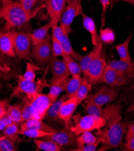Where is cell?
Instances as JSON below:
<instances>
[{
    "mask_svg": "<svg viewBox=\"0 0 134 151\" xmlns=\"http://www.w3.org/2000/svg\"><path fill=\"white\" fill-rule=\"evenodd\" d=\"M103 117L106 120V124L103 129H98V137L107 149L116 147L122 143L128 125L123 121L120 105H110L103 109Z\"/></svg>",
    "mask_w": 134,
    "mask_h": 151,
    "instance_id": "1",
    "label": "cell"
},
{
    "mask_svg": "<svg viewBox=\"0 0 134 151\" xmlns=\"http://www.w3.org/2000/svg\"><path fill=\"white\" fill-rule=\"evenodd\" d=\"M35 14L36 11L33 13L26 12L18 1L1 0L0 19H4L6 24L0 32H7L15 27L21 28Z\"/></svg>",
    "mask_w": 134,
    "mask_h": 151,
    "instance_id": "2",
    "label": "cell"
},
{
    "mask_svg": "<svg viewBox=\"0 0 134 151\" xmlns=\"http://www.w3.org/2000/svg\"><path fill=\"white\" fill-rule=\"evenodd\" d=\"M96 48V54L89 67L87 77V78L91 84H96L99 83L102 75L108 65L103 52L102 43L100 37Z\"/></svg>",
    "mask_w": 134,
    "mask_h": 151,
    "instance_id": "3",
    "label": "cell"
},
{
    "mask_svg": "<svg viewBox=\"0 0 134 151\" xmlns=\"http://www.w3.org/2000/svg\"><path fill=\"white\" fill-rule=\"evenodd\" d=\"M106 124V120L104 117L88 114L80 117L75 125L70 128L77 136H79L85 131L100 129L105 127Z\"/></svg>",
    "mask_w": 134,
    "mask_h": 151,
    "instance_id": "4",
    "label": "cell"
},
{
    "mask_svg": "<svg viewBox=\"0 0 134 151\" xmlns=\"http://www.w3.org/2000/svg\"><path fill=\"white\" fill-rule=\"evenodd\" d=\"M83 0H67L65 8L61 18V25L68 35L71 31V25L76 17L83 12L82 2Z\"/></svg>",
    "mask_w": 134,
    "mask_h": 151,
    "instance_id": "5",
    "label": "cell"
},
{
    "mask_svg": "<svg viewBox=\"0 0 134 151\" xmlns=\"http://www.w3.org/2000/svg\"><path fill=\"white\" fill-rule=\"evenodd\" d=\"M13 36L14 49L19 59H27L30 54L32 43L31 33L25 32H17L12 29Z\"/></svg>",
    "mask_w": 134,
    "mask_h": 151,
    "instance_id": "6",
    "label": "cell"
},
{
    "mask_svg": "<svg viewBox=\"0 0 134 151\" xmlns=\"http://www.w3.org/2000/svg\"><path fill=\"white\" fill-rule=\"evenodd\" d=\"M51 53V39L47 36L41 42L33 45L31 57L38 66L43 67L49 62Z\"/></svg>",
    "mask_w": 134,
    "mask_h": 151,
    "instance_id": "7",
    "label": "cell"
},
{
    "mask_svg": "<svg viewBox=\"0 0 134 151\" xmlns=\"http://www.w3.org/2000/svg\"><path fill=\"white\" fill-rule=\"evenodd\" d=\"M18 86L13 88L10 95V98L21 95L22 93L25 94L26 96L32 100L37 94H38L43 86H41V83L37 84L35 81H30L23 78L22 75H17Z\"/></svg>",
    "mask_w": 134,
    "mask_h": 151,
    "instance_id": "8",
    "label": "cell"
},
{
    "mask_svg": "<svg viewBox=\"0 0 134 151\" xmlns=\"http://www.w3.org/2000/svg\"><path fill=\"white\" fill-rule=\"evenodd\" d=\"M49 68L52 74L51 85H58L67 82L68 78L71 75L65 63L57 57H51L49 61Z\"/></svg>",
    "mask_w": 134,
    "mask_h": 151,
    "instance_id": "9",
    "label": "cell"
},
{
    "mask_svg": "<svg viewBox=\"0 0 134 151\" xmlns=\"http://www.w3.org/2000/svg\"><path fill=\"white\" fill-rule=\"evenodd\" d=\"M47 95L39 93L31 100L30 109L32 118L42 120L46 117V113L51 105Z\"/></svg>",
    "mask_w": 134,
    "mask_h": 151,
    "instance_id": "10",
    "label": "cell"
},
{
    "mask_svg": "<svg viewBox=\"0 0 134 151\" xmlns=\"http://www.w3.org/2000/svg\"><path fill=\"white\" fill-rule=\"evenodd\" d=\"M99 83H105L108 86L114 87L129 84L130 83V78L123 73L107 65Z\"/></svg>",
    "mask_w": 134,
    "mask_h": 151,
    "instance_id": "11",
    "label": "cell"
},
{
    "mask_svg": "<svg viewBox=\"0 0 134 151\" xmlns=\"http://www.w3.org/2000/svg\"><path fill=\"white\" fill-rule=\"evenodd\" d=\"M78 136L70 127H65L60 131H56L50 135L42 137L43 140H51L61 146L76 145V139Z\"/></svg>",
    "mask_w": 134,
    "mask_h": 151,
    "instance_id": "12",
    "label": "cell"
},
{
    "mask_svg": "<svg viewBox=\"0 0 134 151\" xmlns=\"http://www.w3.org/2000/svg\"><path fill=\"white\" fill-rule=\"evenodd\" d=\"M118 95V90L109 86L103 85L94 95H90L93 102L100 107L115 100Z\"/></svg>",
    "mask_w": 134,
    "mask_h": 151,
    "instance_id": "13",
    "label": "cell"
},
{
    "mask_svg": "<svg viewBox=\"0 0 134 151\" xmlns=\"http://www.w3.org/2000/svg\"><path fill=\"white\" fill-rule=\"evenodd\" d=\"M52 34L56 39L61 43L64 52L71 56L75 60H78V53H76L73 50L70 42L68 35L66 33L63 27L60 25H55L52 28Z\"/></svg>",
    "mask_w": 134,
    "mask_h": 151,
    "instance_id": "14",
    "label": "cell"
},
{
    "mask_svg": "<svg viewBox=\"0 0 134 151\" xmlns=\"http://www.w3.org/2000/svg\"><path fill=\"white\" fill-rule=\"evenodd\" d=\"M45 2L50 21L54 25H57L58 22L61 21L67 0H45Z\"/></svg>",
    "mask_w": 134,
    "mask_h": 151,
    "instance_id": "15",
    "label": "cell"
},
{
    "mask_svg": "<svg viewBox=\"0 0 134 151\" xmlns=\"http://www.w3.org/2000/svg\"><path fill=\"white\" fill-rule=\"evenodd\" d=\"M78 105L76 97L68 98L61 105L58 113V117L64 122L66 127H70L69 124L71 116Z\"/></svg>",
    "mask_w": 134,
    "mask_h": 151,
    "instance_id": "16",
    "label": "cell"
},
{
    "mask_svg": "<svg viewBox=\"0 0 134 151\" xmlns=\"http://www.w3.org/2000/svg\"><path fill=\"white\" fill-rule=\"evenodd\" d=\"M0 52L9 57H16L12 30L7 32H0Z\"/></svg>",
    "mask_w": 134,
    "mask_h": 151,
    "instance_id": "17",
    "label": "cell"
},
{
    "mask_svg": "<svg viewBox=\"0 0 134 151\" xmlns=\"http://www.w3.org/2000/svg\"><path fill=\"white\" fill-rule=\"evenodd\" d=\"M36 129L50 133H54L56 131V130L51 127L43 123L42 120L35 119L34 118L29 119L22 122L20 129Z\"/></svg>",
    "mask_w": 134,
    "mask_h": 151,
    "instance_id": "18",
    "label": "cell"
},
{
    "mask_svg": "<svg viewBox=\"0 0 134 151\" xmlns=\"http://www.w3.org/2000/svg\"><path fill=\"white\" fill-rule=\"evenodd\" d=\"M111 68L123 73L129 78H134V65L121 60H113L108 65Z\"/></svg>",
    "mask_w": 134,
    "mask_h": 151,
    "instance_id": "19",
    "label": "cell"
},
{
    "mask_svg": "<svg viewBox=\"0 0 134 151\" xmlns=\"http://www.w3.org/2000/svg\"><path fill=\"white\" fill-rule=\"evenodd\" d=\"M81 15L82 17L83 27L85 29L90 33L92 43L94 46H96L99 42V36L97 35V27L96 26L94 21L92 18L87 16L83 12L82 13Z\"/></svg>",
    "mask_w": 134,
    "mask_h": 151,
    "instance_id": "20",
    "label": "cell"
},
{
    "mask_svg": "<svg viewBox=\"0 0 134 151\" xmlns=\"http://www.w3.org/2000/svg\"><path fill=\"white\" fill-rule=\"evenodd\" d=\"M68 98L67 94L63 95L58 100H56L54 102L51 104L46 115V117L49 122H53L58 120L59 119L58 117L59 109H60L62 103Z\"/></svg>",
    "mask_w": 134,
    "mask_h": 151,
    "instance_id": "21",
    "label": "cell"
},
{
    "mask_svg": "<svg viewBox=\"0 0 134 151\" xmlns=\"http://www.w3.org/2000/svg\"><path fill=\"white\" fill-rule=\"evenodd\" d=\"M82 81L80 75H73L72 78L67 81L65 87V91L68 98L75 97L78 90Z\"/></svg>",
    "mask_w": 134,
    "mask_h": 151,
    "instance_id": "22",
    "label": "cell"
},
{
    "mask_svg": "<svg viewBox=\"0 0 134 151\" xmlns=\"http://www.w3.org/2000/svg\"><path fill=\"white\" fill-rule=\"evenodd\" d=\"M132 33L130 32L129 36L123 43H120L115 47V49L117 51V53L119 57H120V60L126 62L130 64H133V63L132 62V58L130 56L129 52V45L132 37Z\"/></svg>",
    "mask_w": 134,
    "mask_h": 151,
    "instance_id": "23",
    "label": "cell"
},
{
    "mask_svg": "<svg viewBox=\"0 0 134 151\" xmlns=\"http://www.w3.org/2000/svg\"><path fill=\"white\" fill-rule=\"evenodd\" d=\"M54 26H55L54 24L51 21H50L48 24L34 30L33 32L31 33L33 45L38 44L46 38L47 36L49 30Z\"/></svg>",
    "mask_w": 134,
    "mask_h": 151,
    "instance_id": "24",
    "label": "cell"
},
{
    "mask_svg": "<svg viewBox=\"0 0 134 151\" xmlns=\"http://www.w3.org/2000/svg\"><path fill=\"white\" fill-rule=\"evenodd\" d=\"M96 48V46H94L92 51L88 54L85 56H81L80 54H78V60L79 61V64L85 78H87L88 77V69L95 56Z\"/></svg>",
    "mask_w": 134,
    "mask_h": 151,
    "instance_id": "25",
    "label": "cell"
},
{
    "mask_svg": "<svg viewBox=\"0 0 134 151\" xmlns=\"http://www.w3.org/2000/svg\"><path fill=\"white\" fill-rule=\"evenodd\" d=\"M22 109V104H15L13 105L7 104L6 110L7 114L12 120L13 122L20 124L21 120V113Z\"/></svg>",
    "mask_w": 134,
    "mask_h": 151,
    "instance_id": "26",
    "label": "cell"
},
{
    "mask_svg": "<svg viewBox=\"0 0 134 151\" xmlns=\"http://www.w3.org/2000/svg\"><path fill=\"white\" fill-rule=\"evenodd\" d=\"M91 84L87 78L82 79V81L78 90L76 98L78 105H79L83 100L86 99L88 96V93L91 90Z\"/></svg>",
    "mask_w": 134,
    "mask_h": 151,
    "instance_id": "27",
    "label": "cell"
},
{
    "mask_svg": "<svg viewBox=\"0 0 134 151\" xmlns=\"http://www.w3.org/2000/svg\"><path fill=\"white\" fill-rule=\"evenodd\" d=\"M18 124H19L12 122V124L9 125L3 130V135L10 137L16 143L21 142L22 140L19 135L20 128H19Z\"/></svg>",
    "mask_w": 134,
    "mask_h": 151,
    "instance_id": "28",
    "label": "cell"
},
{
    "mask_svg": "<svg viewBox=\"0 0 134 151\" xmlns=\"http://www.w3.org/2000/svg\"><path fill=\"white\" fill-rule=\"evenodd\" d=\"M99 139V138L98 137H96L90 131H85L76 139L77 148L81 147L88 144L95 143Z\"/></svg>",
    "mask_w": 134,
    "mask_h": 151,
    "instance_id": "29",
    "label": "cell"
},
{
    "mask_svg": "<svg viewBox=\"0 0 134 151\" xmlns=\"http://www.w3.org/2000/svg\"><path fill=\"white\" fill-rule=\"evenodd\" d=\"M34 143L36 147L44 151H61L62 148V146L58 145L56 143L51 140L43 141L39 139H35Z\"/></svg>",
    "mask_w": 134,
    "mask_h": 151,
    "instance_id": "30",
    "label": "cell"
},
{
    "mask_svg": "<svg viewBox=\"0 0 134 151\" xmlns=\"http://www.w3.org/2000/svg\"><path fill=\"white\" fill-rule=\"evenodd\" d=\"M62 57L63 61L67 66L71 75L81 74L82 70L79 64L71 56L64 53Z\"/></svg>",
    "mask_w": 134,
    "mask_h": 151,
    "instance_id": "31",
    "label": "cell"
},
{
    "mask_svg": "<svg viewBox=\"0 0 134 151\" xmlns=\"http://www.w3.org/2000/svg\"><path fill=\"white\" fill-rule=\"evenodd\" d=\"M85 109L89 115L99 117L103 116V109L93 102L90 95L88 96L86 98Z\"/></svg>",
    "mask_w": 134,
    "mask_h": 151,
    "instance_id": "32",
    "label": "cell"
},
{
    "mask_svg": "<svg viewBox=\"0 0 134 151\" xmlns=\"http://www.w3.org/2000/svg\"><path fill=\"white\" fill-rule=\"evenodd\" d=\"M52 133L47 132L42 130L36 129H20V134L24 135V136L28 137L29 138L33 139H39L43 137L47 136V135H51Z\"/></svg>",
    "mask_w": 134,
    "mask_h": 151,
    "instance_id": "33",
    "label": "cell"
},
{
    "mask_svg": "<svg viewBox=\"0 0 134 151\" xmlns=\"http://www.w3.org/2000/svg\"><path fill=\"white\" fill-rule=\"evenodd\" d=\"M16 143L10 137L1 135L0 136V151H15Z\"/></svg>",
    "mask_w": 134,
    "mask_h": 151,
    "instance_id": "34",
    "label": "cell"
},
{
    "mask_svg": "<svg viewBox=\"0 0 134 151\" xmlns=\"http://www.w3.org/2000/svg\"><path fill=\"white\" fill-rule=\"evenodd\" d=\"M65 84L66 83L58 85H51L50 86L47 96L51 103L54 102L57 99L59 96L65 90Z\"/></svg>",
    "mask_w": 134,
    "mask_h": 151,
    "instance_id": "35",
    "label": "cell"
},
{
    "mask_svg": "<svg viewBox=\"0 0 134 151\" xmlns=\"http://www.w3.org/2000/svg\"><path fill=\"white\" fill-rule=\"evenodd\" d=\"M31 100L27 96H24L22 98V109L21 113V122H23L25 120L32 118V114L30 109Z\"/></svg>",
    "mask_w": 134,
    "mask_h": 151,
    "instance_id": "36",
    "label": "cell"
},
{
    "mask_svg": "<svg viewBox=\"0 0 134 151\" xmlns=\"http://www.w3.org/2000/svg\"><path fill=\"white\" fill-rule=\"evenodd\" d=\"M99 37L101 41L107 44L112 43L115 39V33L114 31L109 28L101 29Z\"/></svg>",
    "mask_w": 134,
    "mask_h": 151,
    "instance_id": "37",
    "label": "cell"
},
{
    "mask_svg": "<svg viewBox=\"0 0 134 151\" xmlns=\"http://www.w3.org/2000/svg\"><path fill=\"white\" fill-rule=\"evenodd\" d=\"M39 69L38 66L30 62H27L26 70L22 77L24 79L34 81L36 78V70Z\"/></svg>",
    "mask_w": 134,
    "mask_h": 151,
    "instance_id": "38",
    "label": "cell"
},
{
    "mask_svg": "<svg viewBox=\"0 0 134 151\" xmlns=\"http://www.w3.org/2000/svg\"><path fill=\"white\" fill-rule=\"evenodd\" d=\"M51 49L52 53L51 57H57L59 56H62L64 54L62 47L59 42L54 36H51Z\"/></svg>",
    "mask_w": 134,
    "mask_h": 151,
    "instance_id": "39",
    "label": "cell"
},
{
    "mask_svg": "<svg viewBox=\"0 0 134 151\" xmlns=\"http://www.w3.org/2000/svg\"><path fill=\"white\" fill-rule=\"evenodd\" d=\"M5 54L0 52V75L7 73L10 71L9 61Z\"/></svg>",
    "mask_w": 134,
    "mask_h": 151,
    "instance_id": "40",
    "label": "cell"
},
{
    "mask_svg": "<svg viewBox=\"0 0 134 151\" xmlns=\"http://www.w3.org/2000/svg\"><path fill=\"white\" fill-rule=\"evenodd\" d=\"M22 7L28 13H33V7L37 4L39 0H18Z\"/></svg>",
    "mask_w": 134,
    "mask_h": 151,
    "instance_id": "41",
    "label": "cell"
},
{
    "mask_svg": "<svg viewBox=\"0 0 134 151\" xmlns=\"http://www.w3.org/2000/svg\"><path fill=\"white\" fill-rule=\"evenodd\" d=\"M100 142H101V140L99 139L95 143L85 145L79 148L73 149H71V150H72V151H95L96 150L97 147L98 146V145H99V143Z\"/></svg>",
    "mask_w": 134,
    "mask_h": 151,
    "instance_id": "42",
    "label": "cell"
},
{
    "mask_svg": "<svg viewBox=\"0 0 134 151\" xmlns=\"http://www.w3.org/2000/svg\"><path fill=\"white\" fill-rule=\"evenodd\" d=\"M125 147L127 150L134 151V134H126Z\"/></svg>",
    "mask_w": 134,
    "mask_h": 151,
    "instance_id": "43",
    "label": "cell"
},
{
    "mask_svg": "<svg viewBox=\"0 0 134 151\" xmlns=\"http://www.w3.org/2000/svg\"><path fill=\"white\" fill-rule=\"evenodd\" d=\"M111 0H100L101 9H102V12H101V29H103V27L104 25V18L106 14V13L107 12L108 8L109 6Z\"/></svg>",
    "mask_w": 134,
    "mask_h": 151,
    "instance_id": "44",
    "label": "cell"
},
{
    "mask_svg": "<svg viewBox=\"0 0 134 151\" xmlns=\"http://www.w3.org/2000/svg\"><path fill=\"white\" fill-rule=\"evenodd\" d=\"M12 120H11L7 113L0 118V131H3L9 125L12 124Z\"/></svg>",
    "mask_w": 134,
    "mask_h": 151,
    "instance_id": "45",
    "label": "cell"
},
{
    "mask_svg": "<svg viewBox=\"0 0 134 151\" xmlns=\"http://www.w3.org/2000/svg\"><path fill=\"white\" fill-rule=\"evenodd\" d=\"M9 101L10 100L8 98L0 99V118L7 113L6 106L7 104H9Z\"/></svg>",
    "mask_w": 134,
    "mask_h": 151,
    "instance_id": "46",
    "label": "cell"
},
{
    "mask_svg": "<svg viewBox=\"0 0 134 151\" xmlns=\"http://www.w3.org/2000/svg\"><path fill=\"white\" fill-rule=\"evenodd\" d=\"M126 134H134V123L128 124Z\"/></svg>",
    "mask_w": 134,
    "mask_h": 151,
    "instance_id": "47",
    "label": "cell"
},
{
    "mask_svg": "<svg viewBox=\"0 0 134 151\" xmlns=\"http://www.w3.org/2000/svg\"><path fill=\"white\" fill-rule=\"evenodd\" d=\"M127 111L131 112V111H134V97L133 98V100L130 104V105H129V107H128V109H127Z\"/></svg>",
    "mask_w": 134,
    "mask_h": 151,
    "instance_id": "48",
    "label": "cell"
},
{
    "mask_svg": "<svg viewBox=\"0 0 134 151\" xmlns=\"http://www.w3.org/2000/svg\"><path fill=\"white\" fill-rule=\"evenodd\" d=\"M112 1H115V0H112ZM116 1H119V0H116ZM122 1H124L126 2H128L129 3H130L131 4L134 6V0H122Z\"/></svg>",
    "mask_w": 134,
    "mask_h": 151,
    "instance_id": "49",
    "label": "cell"
},
{
    "mask_svg": "<svg viewBox=\"0 0 134 151\" xmlns=\"http://www.w3.org/2000/svg\"><path fill=\"white\" fill-rule=\"evenodd\" d=\"M133 65H134V62H133Z\"/></svg>",
    "mask_w": 134,
    "mask_h": 151,
    "instance_id": "50",
    "label": "cell"
}]
</instances>
